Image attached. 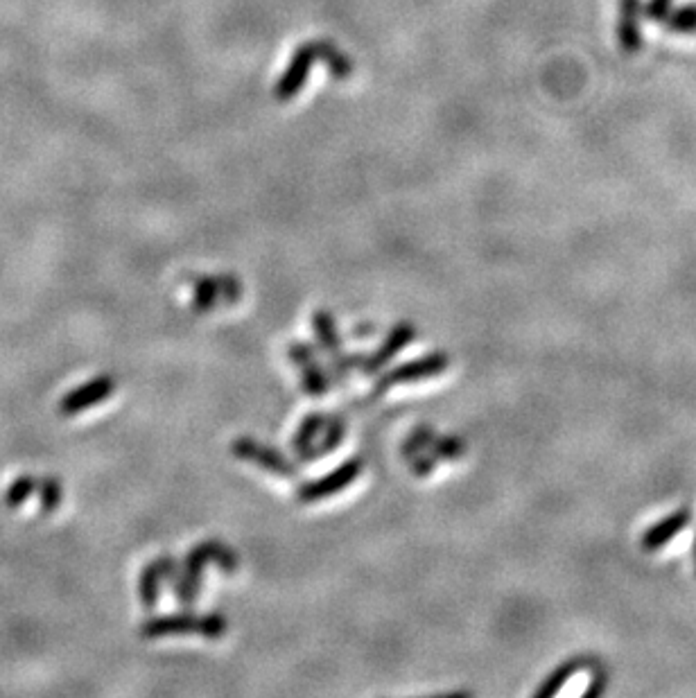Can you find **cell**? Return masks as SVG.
<instances>
[{"label": "cell", "instance_id": "1", "mask_svg": "<svg viewBox=\"0 0 696 698\" xmlns=\"http://www.w3.org/2000/svg\"><path fill=\"white\" fill-rule=\"evenodd\" d=\"M319 59L324 61L328 73L333 75L335 80H348V77L353 75V59L344 55L333 41H324V39L306 41L292 52L290 61H287V68L283 71V75L278 77V82L274 86V98L278 102L292 100L294 95L303 89L312 64Z\"/></svg>", "mask_w": 696, "mask_h": 698}, {"label": "cell", "instance_id": "2", "mask_svg": "<svg viewBox=\"0 0 696 698\" xmlns=\"http://www.w3.org/2000/svg\"><path fill=\"white\" fill-rule=\"evenodd\" d=\"M179 633H199L204 638H222L226 633V619L220 615H174L156 619L152 624H145V638H161V635H179Z\"/></svg>", "mask_w": 696, "mask_h": 698}, {"label": "cell", "instance_id": "3", "mask_svg": "<svg viewBox=\"0 0 696 698\" xmlns=\"http://www.w3.org/2000/svg\"><path fill=\"white\" fill-rule=\"evenodd\" d=\"M208 561H217L229 572L236 570V565H238L229 549L217 545V543H204V545H199L197 549H193V554L188 556V563H186V579H184V583H179V590H177L179 599L186 601V604H190V601L195 599L197 586H199V572H202V567Z\"/></svg>", "mask_w": 696, "mask_h": 698}, {"label": "cell", "instance_id": "4", "mask_svg": "<svg viewBox=\"0 0 696 698\" xmlns=\"http://www.w3.org/2000/svg\"><path fill=\"white\" fill-rule=\"evenodd\" d=\"M446 369H448V355L430 353L428 357H423V360L407 362L403 366H398V369L382 375L380 382L376 385V394L378 396L385 394V391L394 385H405V382H419V380L434 378V375H441Z\"/></svg>", "mask_w": 696, "mask_h": 698}, {"label": "cell", "instance_id": "5", "mask_svg": "<svg viewBox=\"0 0 696 698\" xmlns=\"http://www.w3.org/2000/svg\"><path fill=\"white\" fill-rule=\"evenodd\" d=\"M360 470H362L360 459L346 461V464L335 468L333 473L319 477V479H315V482L303 484L299 488V500L303 504L321 502V500H324V497H330V495H335L339 491H344L346 486H351L355 482V477L360 475Z\"/></svg>", "mask_w": 696, "mask_h": 698}, {"label": "cell", "instance_id": "6", "mask_svg": "<svg viewBox=\"0 0 696 698\" xmlns=\"http://www.w3.org/2000/svg\"><path fill=\"white\" fill-rule=\"evenodd\" d=\"M233 455L242 457L247 461H254L256 466L269 470V473L281 475V477H292L297 470L287 461L281 452L263 446V443L251 441V439H238L233 443Z\"/></svg>", "mask_w": 696, "mask_h": 698}, {"label": "cell", "instance_id": "7", "mask_svg": "<svg viewBox=\"0 0 696 698\" xmlns=\"http://www.w3.org/2000/svg\"><path fill=\"white\" fill-rule=\"evenodd\" d=\"M690 518H692L690 509H678L674 513H669L665 520L656 522L654 527H649L645 531V536H642V547H645L647 552H654V549L667 545L669 540L681 534V531L687 527Z\"/></svg>", "mask_w": 696, "mask_h": 698}, {"label": "cell", "instance_id": "8", "mask_svg": "<svg viewBox=\"0 0 696 698\" xmlns=\"http://www.w3.org/2000/svg\"><path fill=\"white\" fill-rule=\"evenodd\" d=\"M412 339H414V328L410 324H398L394 330H391L389 337L385 339V344H382L378 351L373 353L367 362H364V371L378 373L382 366L391 362V357H394L398 351H403V348L410 344Z\"/></svg>", "mask_w": 696, "mask_h": 698}, {"label": "cell", "instance_id": "9", "mask_svg": "<svg viewBox=\"0 0 696 698\" xmlns=\"http://www.w3.org/2000/svg\"><path fill=\"white\" fill-rule=\"evenodd\" d=\"M586 667V662L584 660H568V662H563L561 667H556L550 676H547L545 683L536 689V696L538 698H545V696H554L559 689L568 683V680L574 676V674H579L581 669Z\"/></svg>", "mask_w": 696, "mask_h": 698}, {"label": "cell", "instance_id": "10", "mask_svg": "<svg viewBox=\"0 0 696 698\" xmlns=\"http://www.w3.org/2000/svg\"><path fill=\"white\" fill-rule=\"evenodd\" d=\"M111 387L113 385H111L109 378H100V380L91 382V385L84 387L80 394H75L73 398L66 400L68 412H77V409H82L86 405H93V403H98V400L107 398L111 394Z\"/></svg>", "mask_w": 696, "mask_h": 698}, {"label": "cell", "instance_id": "11", "mask_svg": "<svg viewBox=\"0 0 696 698\" xmlns=\"http://www.w3.org/2000/svg\"><path fill=\"white\" fill-rule=\"evenodd\" d=\"M315 328H317L321 346H324L328 353H333L337 357V353H339V337H337L333 317H330V314H326V312L315 314Z\"/></svg>", "mask_w": 696, "mask_h": 698}, {"label": "cell", "instance_id": "12", "mask_svg": "<svg viewBox=\"0 0 696 698\" xmlns=\"http://www.w3.org/2000/svg\"><path fill=\"white\" fill-rule=\"evenodd\" d=\"M321 427H324V418L321 416H312V418H308L306 423H303V427L297 434V439H294V448H297L301 455L308 450V446L312 443V439H315V436L319 434Z\"/></svg>", "mask_w": 696, "mask_h": 698}, {"label": "cell", "instance_id": "13", "mask_svg": "<svg viewBox=\"0 0 696 698\" xmlns=\"http://www.w3.org/2000/svg\"><path fill=\"white\" fill-rule=\"evenodd\" d=\"M306 389H308V394H315V396L326 394V389H328V378L317 369L315 364L306 366Z\"/></svg>", "mask_w": 696, "mask_h": 698}, {"label": "cell", "instance_id": "14", "mask_svg": "<svg viewBox=\"0 0 696 698\" xmlns=\"http://www.w3.org/2000/svg\"><path fill=\"white\" fill-rule=\"evenodd\" d=\"M141 588H143L141 592H143L145 604L154 606V601H156V567H147Z\"/></svg>", "mask_w": 696, "mask_h": 698}, {"label": "cell", "instance_id": "15", "mask_svg": "<svg viewBox=\"0 0 696 698\" xmlns=\"http://www.w3.org/2000/svg\"><path fill=\"white\" fill-rule=\"evenodd\" d=\"M213 287L215 285H213L211 278H204V281H199V285H197V308H204V310L211 308V303L215 299Z\"/></svg>", "mask_w": 696, "mask_h": 698}, {"label": "cell", "instance_id": "16", "mask_svg": "<svg viewBox=\"0 0 696 698\" xmlns=\"http://www.w3.org/2000/svg\"><path fill=\"white\" fill-rule=\"evenodd\" d=\"M672 25L676 28V32H694L696 30V10H683L681 14L676 16V19L672 21Z\"/></svg>", "mask_w": 696, "mask_h": 698}, {"label": "cell", "instance_id": "17", "mask_svg": "<svg viewBox=\"0 0 696 698\" xmlns=\"http://www.w3.org/2000/svg\"><path fill=\"white\" fill-rule=\"evenodd\" d=\"M694 567H696V538H694Z\"/></svg>", "mask_w": 696, "mask_h": 698}]
</instances>
